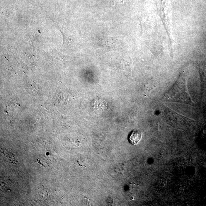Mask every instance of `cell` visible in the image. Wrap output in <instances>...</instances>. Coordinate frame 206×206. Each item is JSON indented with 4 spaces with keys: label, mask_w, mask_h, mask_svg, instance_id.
I'll list each match as a JSON object with an SVG mask.
<instances>
[{
    "label": "cell",
    "mask_w": 206,
    "mask_h": 206,
    "mask_svg": "<svg viewBox=\"0 0 206 206\" xmlns=\"http://www.w3.org/2000/svg\"><path fill=\"white\" fill-rule=\"evenodd\" d=\"M142 134L141 131L134 130L129 136L128 140L131 144L136 146L138 144L142 139Z\"/></svg>",
    "instance_id": "6da1fadb"
}]
</instances>
